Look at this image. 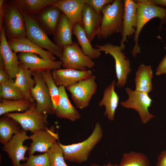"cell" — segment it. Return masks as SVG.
<instances>
[{"mask_svg": "<svg viewBox=\"0 0 166 166\" xmlns=\"http://www.w3.org/2000/svg\"><path fill=\"white\" fill-rule=\"evenodd\" d=\"M35 81L31 90V96L35 103V108L38 112L50 115L54 114V109L51 97L41 73L32 72Z\"/></svg>", "mask_w": 166, "mask_h": 166, "instance_id": "8fae6325", "label": "cell"}, {"mask_svg": "<svg viewBox=\"0 0 166 166\" xmlns=\"http://www.w3.org/2000/svg\"><path fill=\"white\" fill-rule=\"evenodd\" d=\"M61 13L57 7L49 5L38 12L34 18L47 34L53 35Z\"/></svg>", "mask_w": 166, "mask_h": 166, "instance_id": "d6986e66", "label": "cell"}, {"mask_svg": "<svg viewBox=\"0 0 166 166\" xmlns=\"http://www.w3.org/2000/svg\"><path fill=\"white\" fill-rule=\"evenodd\" d=\"M153 72L150 65L141 64L136 73L135 90L148 93L152 90Z\"/></svg>", "mask_w": 166, "mask_h": 166, "instance_id": "484cf974", "label": "cell"}, {"mask_svg": "<svg viewBox=\"0 0 166 166\" xmlns=\"http://www.w3.org/2000/svg\"><path fill=\"white\" fill-rule=\"evenodd\" d=\"M156 166H166V149L159 155Z\"/></svg>", "mask_w": 166, "mask_h": 166, "instance_id": "f35d334b", "label": "cell"}, {"mask_svg": "<svg viewBox=\"0 0 166 166\" xmlns=\"http://www.w3.org/2000/svg\"><path fill=\"white\" fill-rule=\"evenodd\" d=\"M35 103H32L30 107L23 112L7 113L5 115L13 119L21 126L23 130L34 133L48 128V115L40 113L35 108Z\"/></svg>", "mask_w": 166, "mask_h": 166, "instance_id": "5b68a950", "label": "cell"}, {"mask_svg": "<svg viewBox=\"0 0 166 166\" xmlns=\"http://www.w3.org/2000/svg\"><path fill=\"white\" fill-rule=\"evenodd\" d=\"M52 73L56 85L58 87L63 86L65 88L88 78L93 75L90 70L81 71L72 69L54 70L52 71Z\"/></svg>", "mask_w": 166, "mask_h": 166, "instance_id": "e0dca14e", "label": "cell"}, {"mask_svg": "<svg viewBox=\"0 0 166 166\" xmlns=\"http://www.w3.org/2000/svg\"><path fill=\"white\" fill-rule=\"evenodd\" d=\"M165 74H166V55L158 65L156 72L157 76Z\"/></svg>", "mask_w": 166, "mask_h": 166, "instance_id": "74e56055", "label": "cell"}, {"mask_svg": "<svg viewBox=\"0 0 166 166\" xmlns=\"http://www.w3.org/2000/svg\"><path fill=\"white\" fill-rule=\"evenodd\" d=\"M0 31V56L4 63L5 68L10 78H16L20 69L18 55L9 46L6 40L4 25Z\"/></svg>", "mask_w": 166, "mask_h": 166, "instance_id": "2e32d148", "label": "cell"}, {"mask_svg": "<svg viewBox=\"0 0 166 166\" xmlns=\"http://www.w3.org/2000/svg\"><path fill=\"white\" fill-rule=\"evenodd\" d=\"M57 0H15L13 1L23 14L34 18L46 6L51 5Z\"/></svg>", "mask_w": 166, "mask_h": 166, "instance_id": "4316f807", "label": "cell"}, {"mask_svg": "<svg viewBox=\"0 0 166 166\" xmlns=\"http://www.w3.org/2000/svg\"><path fill=\"white\" fill-rule=\"evenodd\" d=\"M26 22V38L43 49L50 52L60 59L61 57L63 48L53 43L48 37L47 34L35 19L23 14Z\"/></svg>", "mask_w": 166, "mask_h": 166, "instance_id": "52a82bcc", "label": "cell"}, {"mask_svg": "<svg viewBox=\"0 0 166 166\" xmlns=\"http://www.w3.org/2000/svg\"><path fill=\"white\" fill-rule=\"evenodd\" d=\"M30 139L26 131L22 130L14 135L12 138L3 145L2 150L6 153L10 159L13 166H22L21 161H26L27 158L25 156L29 147L24 145V142Z\"/></svg>", "mask_w": 166, "mask_h": 166, "instance_id": "7c38bea8", "label": "cell"}, {"mask_svg": "<svg viewBox=\"0 0 166 166\" xmlns=\"http://www.w3.org/2000/svg\"><path fill=\"white\" fill-rule=\"evenodd\" d=\"M10 79L5 70L2 59L0 56V84L7 82Z\"/></svg>", "mask_w": 166, "mask_h": 166, "instance_id": "8d00e7d4", "label": "cell"}, {"mask_svg": "<svg viewBox=\"0 0 166 166\" xmlns=\"http://www.w3.org/2000/svg\"><path fill=\"white\" fill-rule=\"evenodd\" d=\"M153 3L157 5L166 6V0H152Z\"/></svg>", "mask_w": 166, "mask_h": 166, "instance_id": "60d3db41", "label": "cell"}, {"mask_svg": "<svg viewBox=\"0 0 166 166\" xmlns=\"http://www.w3.org/2000/svg\"><path fill=\"white\" fill-rule=\"evenodd\" d=\"M60 60L64 69L85 71L88 70L87 68H93L95 65L92 59L84 53L76 42H73L72 44L63 48Z\"/></svg>", "mask_w": 166, "mask_h": 166, "instance_id": "ba28073f", "label": "cell"}, {"mask_svg": "<svg viewBox=\"0 0 166 166\" xmlns=\"http://www.w3.org/2000/svg\"><path fill=\"white\" fill-rule=\"evenodd\" d=\"M19 67L14 84L21 93L24 99L33 103L35 101L31 96V90L35 85V81L32 77V72L20 63Z\"/></svg>", "mask_w": 166, "mask_h": 166, "instance_id": "603a6c76", "label": "cell"}, {"mask_svg": "<svg viewBox=\"0 0 166 166\" xmlns=\"http://www.w3.org/2000/svg\"><path fill=\"white\" fill-rule=\"evenodd\" d=\"M23 129L15 120L5 115L0 119V142L4 144Z\"/></svg>", "mask_w": 166, "mask_h": 166, "instance_id": "f1b7e54d", "label": "cell"}, {"mask_svg": "<svg viewBox=\"0 0 166 166\" xmlns=\"http://www.w3.org/2000/svg\"><path fill=\"white\" fill-rule=\"evenodd\" d=\"M17 55L20 63L32 72H41L59 69L62 65L61 60L45 59L34 53L21 52Z\"/></svg>", "mask_w": 166, "mask_h": 166, "instance_id": "4fadbf2b", "label": "cell"}, {"mask_svg": "<svg viewBox=\"0 0 166 166\" xmlns=\"http://www.w3.org/2000/svg\"><path fill=\"white\" fill-rule=\"evenodd\" d=\"M123 18L122 38L120 47L123 50L125 48L124 43L127 42V37L135 34L137 24V6L135 1L125 0Z\"/></svg>", "mask_w": 166, "mask_h": 166, "instance_id": "9a60e30c", "label": "cell"}, {"mask_svg": "<svg viewBox=\"0 0 166 166\" xmlns=\"http://www.w3.org/2000/svg\"><path fill=\"white\" fill-rule=\"evenodd\" d=\"M102 20V14L95 12L86 3L82 10L81 26L91 42L100 32Z\"/></svg>", "mask_w": 166, "mask_h": 166, "instance_id": "ac0fdd59", "label": "cell"}, {"mask_svg": "<svg viewBox=\"0 0 166 166\" xmlns=\"http://www.w3.org/2000/svg\"><path fill=\"white\" fill-rule=\"evenodd\" d=\"M103 130L100 123L96 122L90 135L82 142L68 145L60 143L65 160L81 164L88 160L91 152L101 139Z\"/></svg>", "mask_w": 166, "mask_h": 166, "instance_id": "6da1fadb", "label": "cell"}, {"mask_svg": "<svg viewBox=\"0 0 166 166\" xmlns=\"http://www.w3.org/2000/svg\"><path fill=\"white\" fill-rule=\"evenodd\" d=\"M43 79L49 92L54 111L57 106L60 99L59 87L56 84L51 71L41 72Z\"/></svg>", "mask_w": 166, "mask_h": 166, "instance_id": "d6a6232c", "label": "cell"}, {"mask_svg": "<svg viewBox=\"0 0 166 166\" xmlns=\"http://www.w3.org/2000/svg\"><path fill=\"white\" fill-rule=\"evenodd\" d=\"M6 1L0 0V30L3 25V18L4 14Z\"/></svg>", "mask_w": 166, "mask_h": 166, "instance_id": "ab89813d", "label": "cell"}, {"mask_svg": "<svg viewBox=\"0 0 166 166\" xmlns=\"http://www.w3.org/2000/svg\"><path fill=\"white\" fill-rule=\"evenodd\" d=\"M137 6V24L134 34V46L132 51V56L136 57L140 53L138 38L144 25L149 20L155 18L160 19V29L166 24V9L154 4L152 0H135Z\"/></svg>", "mask_w": 166, "mask_h": 166, "instance_id": "7a4b0ae2", "label": "cell"}, {"mask_svg": "<svg viewBox=\"0 0 166 166\" xmlns=\"http://www.w3.org/2000/svg\"><path fill=\"white\" fill-rule=\"evenodd\" d=\"M22 166H50L48 154L47 152L38 155H29Z\"/></svg>", "mask_w": 166, "mask_h": 166, "instance_id": "e575fe53", "label": "cell"}, {"mask_svg": "<svg viewBox=\"0 0 166 166\" xmlns=\"http://www.w3.org/2000/svg\"><path fill=\"white\" fill-rule=\"evenodd\" d=\"M0 99L15 100L24 99L19 89L14 84L13 79L0 84Z\"/></svg>", "mask_w": 166, "mask_h": 166, "instance_id": "1f68e13d", "label": "cell"}, {"mask_svg": "<svg viewBox=\"0 0 166 166\" xmlns=\"http://www.w3.org/2000/svg\"><path fill=\"white\" fill-rule=\"evenodd\" d=\"M125 91L128 98L125 101L121 102L120 105L123 107L136 110L139 114L141 123L146 124L154 117L148 109L151 105L152 100L148 93L132 90L127 87L125 88Z\"/></svg>", "mask_w": 166, "mask_h": 166, "instance_id": "30bf717a", "label": "cell"}, {"mask_svg": "<svg viewBox=\"0 0 166 166\" xmlns=\"http://www.w3.org/2000/svg\"><path fill=\"white\" fill-rule=\"evenodd\" d=\"M7 41L11 49L16 53L21 52L32 53L45 59L56 60L53 54L34 43L26 37L9 39Z\"/></svg>", "mask_w": 166, "mask_h": 166, "instance_id": "44dd1931", "label": "cell"}, {"mask_svg": "<svg viewBox=\"0 0 166 166\" xmlns=\"http://www.w3.org/2000/svg\"><path fill=\"white\" fill-rule=\"evenodd\" d=\"M55 131L54 126H52L49 128L38 131L30 136L32 142L28 150L29 155L36 152H47L58 140V133H56Z\"/></svg>", "mask_w": 166, "mask_h": 166, "instance_id": "5bb4252c", "label": "cell"}, {"mask_svg": "<svg viewBox=\"0 0 166 166\" xmlns=\"http://www.w3.org/2000/svg\"><path fill=\"white\" fill-rule=\"evenodd\" d=\"M124 7V1L115 0L103 8L101 30L97 36L98 39H106L115 34L121 33Z\"/></svg>", "mask_w": 166, "mask_h": 166, "instance_id": "3957f363", "label": "cell"}, {"mask_svg": "<svg viewBox=\"0 0 166 166\" xmlns=\"http://www.w3.org/2000/svg\"><path fill=\"white\" fill-rule=\"evenodd\" d=\"M32 103L24 99L15 100L0 99V116L13 112H23L30 107Z\"/></svg>", "mask_w": 166, "mask_h": 166, "instance_id": "f546056e", "label": "cell"}, {"mask_svg": "<svg viewBox=\"0 0 166 166\" xmlns=\"http://www.w3.org/2000/svg\"><path fill=\"white\" fill-rule=\"evenodd\" d=\"M119 166H150V162L144 154L131 151L123 154Z\"/></svg>", "mask_w": 166, "mask_h": 166, "instance_id": "4dcf8cb0", "label": "cell"}, {"mask_svg": "<svg viewBox=\"0 0 166 166\" xmlns=\"http://www.w3.org/2000/svg\"><path fill=\"white\" fill-rule=\"evenodd\" d=\"M3 23L6 35L9 39L26 37L24 16L13 1L9 3L6 1Z\"/></svg>", "mask_w": 166, "mask_h": 166, "instance_id": "277c9868", "label": "cell"}, {"mask_svg": "<svg viewBox=\"0 0 166 166\" xmlns=\"http://www.w3.org/2000/svg\"><path fill=\"white\" fill-rule=\"evenodd\" d=\"M90 166H101L97 164H92ZM102 166H119V164H112L110 162L106 165H104Z\"/></svg>", "mask_w": 166, "mask_h": 166, "instance_id": "b9f144b4", "label": "cell"}, {"mask_svg": "<svg viewBox=\"0 0 166 166\" xmlns=\"http://www.w3.org/2000/svg\"><path fill=\"white\" fill-rule=\"evenodd\" d=\"M96 79V77L93 75L88 78L65 88L71 93V98L77 108L83 109L89 105L97 89Z\"/></svg>", "mask_w": 166, "mask_h": 166, "instance_id": "9c48e42d", "label": "cell"}, {"mask_svg": "<svg viewBox=\"0 0 166 166\" xmlns=\"http://www.w3.org/2000/svg\"><path fill=\"white\" fill-rule=\"evenodd\" d=\"M73 33L76 36L78 43L83 52L92 59L98 58L101 53L98 49L93 47L82 26L78 24L73 28Z\"/></svg>", "mask_w": 166, "mask_h": 166, "instance_id": "83f0119b", "label": "cell"}, {"mask_svg": "<svg viewBox=\"0 0 166 166\" xmlns=\"http://www.w3.org/2000/svg\"><path fill=\"white\" fill-rule=\"evenodd\" d=\"M94 47L101 52L109 54L113 57L117 78L116 85L118 88L123 87L126 84L128 75L131 71L130 61L124 55L123 50L120 46L110 43L97 44Z\"/></svg>", "mask_w": 166, "mask_h": 166, "instance_id": "8992f818", "label": "cell"}, {"mask_svg": "<svg viewBox=\"0 0 166 166\" xmlns=\"http://www.w3.org/2000/svg\"><path fill=\"white\" fill-rule=\"evenodd\" d=\"M87 0H57L54 6L67 18L73 28L77 24L81 26L82 13Z\"/></svg>", "mask_w": 166, "mask_h": 166, "instance_id": "ffe728a7", "label": "cell"}, {"mask_svg": "<svg viewBox=\"0 0 166 166\" xmlns=\"http://www.w3.org/2000/svg\"><path fill=\"white\" fill-rule=\"evenodd\" d=\"M115 84L116 81L113 80L105 88L102 98L98 104L100 107H105L104 115L111 121L114 120L115 112L119 102L118 96L115 91Z\"/></svg>", "mask_w": 166, "mask_h": 166, "instance_id": "d4e9b609", "label": "cell"}, {"mask_svg": "<svg viewBox=\"0 0 166 166\" xmlns=\"http://www.w3.org/2000/svg\"><path fill=\"white\" fill-rule=\"evenodd\" d=\"M113 0H87L86 3L96 13L101 14L103 8L113 2Z\"/></svg>", "mask_w": 166, "mask_h": 166, "instance_id": "d590c367", "label": "cell"}, {"mask_svg": "<svg viewBox=\"0 0 166 166\" xmlns=\"http://www.w3.org/2000/svg\"><path fill=\"white\" fill-rule=\"evenodd\" d=\"M73 27L65 15L62 12L53 34L55 44L61 48L72 44Z\"/></svg>", "mask_w": 166, "mask_h": 166, "instance_id": "cb8c5ba5", "label": "cell"}, {"mask_svg": "<svg viewBox=\"0 0 166 166\" xmlns=\"http://www.w3.org/2000/svg\"><path fill=\"white\" fill-rule=\"evenodd\" d=\"M47 153L50 166H68L65 162L63 150L59 141L50 148Z\"/></svg>", "mask_w": 166, "mask_h": 166, "instance_id": "836d02e7", "label": "cell"}, {"mask_svg": "<svg viewBox=\"0 0 166 166\" xmlns=\"http://www.w3.org/2000/svg\"><path fill=\"white\" fill-rule=\"evenodd\" d=\"M59 89L60 100L53 114L58 118L66 119L73 122L81 118V115L69 99L65 87L60 86Z\"/></svg>", "mask_w": 166, "mask_h": 166, "instance_id": "7402d4cb", "label": "cell"}]
</instances>
